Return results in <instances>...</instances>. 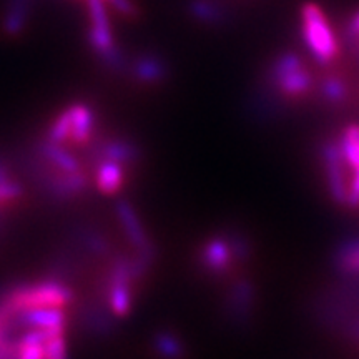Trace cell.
<instances>
[{
	"label": "cell",
	"mask_w": 359,
	"mask_h": 359,
	"mask_svg": "<svg viewBox=\"0 0 359 359\" xmlns=\"http://www.w3.org/2000/svg\"><path fill=\"white\" fill-rule=\"evenodd\" d=\"M151 346L160 359H183L187 354L185 344L172 331H158L154 336Z\"/></svg>",
	"instance_id": "obj_18"
},
{
	"label": "cell",
	"mask_w": 359,
	"mask_h": 359,
	"mask_svg": "<svg viewBox=\"0 0 359 359\" xmlns=\"http://www.w3.org/2000/svg\"><path fill=\"white\" fill-rule=\"evenodd\" d=\"M70 115L69 145L85 148L97 137V115L93 107L85 102H75L67 107Z\"/></svg>",
	"instance_id": "obj_9"
},
{
	"label": "cell",
	"mask_w": 359,
	"mask_h": 359,
	"mask_svg": "<svg viewBox=\"0 0 359 359\" xmlns=\"http://www.w3.org/2000/svg\"><path fill=\"white\" fill-rule=\"evenodd\" d=\"M105 2H109V0H105Z\"/></svg>",
	"instance_id": "obj_30"
},
{
	"label": "cell",
	"mask_w": 359,
	"mask_h": 359,
	"mask_svg": "<svg viewBox=\"0 0 359 359\" xmlns=\"http://www.w3.org/2000/svg\"><path fill=\"white\" fill-rule=\"evenodd\" d=\"M321 160L325 167L326 183L330 188L331 198L338 205H348V191H349V177L351 172L348 167L346 160L341 154V147L338 140H327L321 147Z\"/></svg>",
	"instance_id": "obj_6"
},
{
	"label": "cell",
	"mask_w": 359,
	"mask_h": 359,
	"mask_svg": "<svg viewBox=\"0 0 359 359\" xmlns=\"http://www.w3.org/2000/svg\"><path fill=\"white\" fill-rule=\"evenodd\" d=\"M95 167L92 183L98 193L105 196H114L122 190L127 180V167L114 160H100Z\"/></svg>",
	"instance_id": "obj_12"
},
{
	"label": "cell",
	"mask_w": 359,
	"mask_h": 359,
	"mask_svg": "<svg viewBox=\"0 0 359 359\" xmlns=\"http://www.w3.org/2000/svg\"><path fill=\"white\" fill-rule=\"evenodd\" d=\"M43 138H47V140H50L53 143H58V145H65V143H69V138H70L69 110L64 109L60 114H57L55 118H53L50 125L47 127V132H45Z\"/></svg>",
	"instance_id": "obj_22"
},
{
	"label": "cell",
	"mask_w": 359,
	"mask_h": 359,
	"mask_svg": "<svg viewBox=\"0 0 359 359\" xmlns=\"http://www.w3.org/2000/svg\"><path fill=\"white\" fill-rule=\"evenodd\" d=\"M25 187L15 177L0 183V212L11 210L25 198Z\"/></svg>",
	"instance_id": "obj_21"
},
{
	"label": "cell",
	"mask_w": 359,
	"mask_h": 359,
	"mask_svg": "<svg viewBox=\"0 0 359 359\" xmlns=\"http://www.w3.org/2000/svg\"><path fill=\"white\" fill-rule=\"evenodd\" d=\"M236 259L233 257V251L228 241L226 233L222 236L210 238L206 243L201 246L200 251V266L205 269L208 275L223 276L224 273L230 271L231 264Z\"/></svg>",
	"instance_id": "obj_10"
},
{
	"label": "cell",
	"mask_w": 359,
	"mask_h": 359,
	"mask_svg": "<svg viewBox=\"0 0 359 359\" xmlns=\"http://www.w3.org/2000/svg\"><path fill=\"white\" fill-rule=\"evenodd\" d=\"M115 215L118 219L120 226L125 238L128 240V243L132 245L135 253H145V255H155L156 257V248L154 241L150 240L148 233L143 226L140 217H138L135 206L130 203L128 200H118L115 203Z\"/></svg>",
	"instance_id": "obj_7"
},
{
	"label": "cell",
	"mask_w": 359,
	"mask_h": 359,
	"mask_svg": "<svg viewBox=\"0 0 359 359\" xmlns=\"http://www.w3.org/2000/svg\"><path fill=\"white\" fill-rule=\"evenodd\" d=\"M30 13V0H8V6L4 13L2 22V32L7 37H19L24 32L27 27V20H29Z\"/></svg>",
	"instance_id": "obj_16"
},
{
	"label": "cell",
	"mask_w": 359,
	"mask_h": 359,
	"mask_svg": "<svg viewBox=\"0 0 359 359\" xmlns=\"http://www.w3.org/2000/svg\"><path fill=\"white\" fill-rule=\"evenodd\" d=\"M255 296H257V291H255V285L251 280L240 278L233 283L223 303L226 320L236 326L248 323L253 314Z\"/></svg>",
	"instance_id": "obj_8"
},
{
	"label": "cell",
	"mask_w": 359,
	"mask_h": 359,
	"mask_svg": "<svg viewBox=\"0 0 359 359\" xmlns=\"http://www.w3.org/2000/svg\"><path fill=\"white\" fill-rule=\"evenodd\" d=\"M43 359H70L65 333H58L43 344Z\"/></svg>",
	"instance_id": "obj_24"
},
{
	"label": "cell",
	"mask_w": 359,
	"mask_h": 359,
	"mask_svg": "<svg viewBox=\"0 0 359 359\" xmlns=\"http://www.w3.org/2000/svg\"><path fill=\"white\" fill-rule=\"evenodd\" d=\"M13 177H15V175L12 172L11 163H8L4 156H0V183L6 182V180H11Z\"/></svg>",
	"instance_id": "obj_28"
},
{
	"label": "cell",
	"mask_w": 359,
	"mask_h": 359,
	"mask_svg": "<svg viewBox=\"0 0 359 359\" xmlns=\"http://www.w3.org/2000/svg\"><path fill=\"white\" fill-rule=\"evenodd\" d=\"M4 212H0V233L4 231V228H6V219H4Z\"/></svg>",
	"instance_id": "obj_29"
},
{
	"label": "cell",
	"mask_w": 359,
	"mask_h": 359,
	"mask_svg": "<svg viewBox=\"0 0 359 359\" xmlns=\"http://www.w3.org/2000/svg\"><path fill=\"white\" fill-rule=\"evenodd\" d=\"M87 151L90 165H97L100 160H114L122 163L123 167L133 168L142 160V148L127 137H95L88 147L83 148Z\"/></svg>",
	"instance_id": "obj_5"
},
{
	"label": "cell",
	"mask_w": 359,
	"mask_h": 359,
	"mask_svg": "<svg viewBox=\"0 0 359 359\" xmlns=\"http://www.w3.org/2000/svg\"><path fill=\"white\" fill-rule=\"evenodd\" d=\"M88 11V43L102 65L107 69L120 72L125 64L123 53L116 48L114 32H111L110 17L107 13L105 0H87Z\"/></svg>",
	"instance_id": "obj_3"
},
{
	"label": "cell",
	"mask_w": 359,
	"mask_h": 359,
	"mask_svg": "<svg viewBox=\"0 0 359 359\" xmlns=\"http://www.w3.org/2000/svg\"><path fill=\"white\" fill-rule=\"evenodd\" d=\"M348 34H349V39L359 45V12L354 13L351 22H349Z\"/></svg>",
	"instance_id": "obj_27"
},
{
	"label": "cell",
	"mask_w": 359,
	"mask_h": 359,
	"mask_svg": "<svg viewBox=\"0 0 359 359\" xmlns=\"http://www.w3.org/2000/svg\"><path fill=\"white\" fill-rule=\"evenodd\" d=\"M35 155L40 156L45 163L50 165L52 168L60 170V172L74 173L83 170L82 161H80L77 156H75L69 148L64 145H58V143H53L47 138H42L35 147Z\"/></svg>",
	"instance_id": "obj_13"
},
{
	"label": "cell",
	"mask_w": 359,
	"mask_h": 359,
	"mask_svg": "<svg viewBox=\"0 0 359 359\" xmlns=\"http://www.w3.org/2000/svg\"><path fill=\"white\" fill-rule=\"evenodd\" d=\"M346 95H348V88L343 80L330 77L321 83V97L325 98L327 103H331V105L343 103L346 100Z\"/></svg>",
	"instance_id": "obj_23"
},
{
	"label": "cell",
	"mask_w": 359,
	"mask_h": 359,
	"mask_svg": "<svg viewBox=\"0 0 359 359\" xmlns=\"http://www.w3.org/2000/svg\"><path fill=\"white\" fill-rule=\"evenodd\" d=\"M75 302V291L62 278L50 276L45 280L20 283L0 296V304L12 314L34 308L65 309Z\"/></svg>",
	"instance_id": "obj_1"
},
{
	"label": "cell",
	"mask_w": 359,
	"mask_h": 359,
	"mask_svg": "<svg viewBox=\"0 0 359 359\" xmlns=\"http://www.w3.org/2000/svg\"><path fill=\"white\" fill-rule=\"evenodd\" d=\"M80 326L83 331L95 336H107L114 333L116 326V318L110 313L107 304L102 302V304L90 303L80 309Z\"/></svg>",
	"instance_id": "obj_14"
},
{
	"label": "cell",
	"mask_w": 359,
	"mask_h": 359,
	"mask_svg": "<svg viewBox=\"0 0 359 359\" xmlns=\"http://www.w3.org/2000/svg\"><path fill=\"white\" fill-rule=\"evenodd\" d=\"M109 4L115 8L116 12L122 13L125 17L137 15V8H135L132 0H109Z\"/></svg>",
	"instance_id": "obj_25"
},
{
	"label": "cell",
	"mask_w": 359,
	"mask_h": 359,
	"mask_svg": "<svg viewBox=\"0 0 359 359\" xmlns=\"http://www.w3.org/2000/svg\"><path fill=\"white\" fill-rule=\"evenodd\" d=\"M271 82L286 98H302L311 92L313 77L294 53H285L271 67Z\"/></svg>",
	"instance_id": "obj_4"
},
{
	"label": "cell",
	"mask_w": 359,
	"mask_h": 359,
	"mask_svg": "<svg viewBox=\"0 0 359 359\" xmlns=\"http://www.w3.org/2000/svg\"><path fill=\"white\" fill-rule=\"evenodd\" d=\"M341 154L346 160L348 167L351 172L359 168V127L358 125H349L343 130L338 138Z\"/></svg>",
	"instance_id": "obj_19"
},
{
	"label": "cell",
	"mask_w": 359,
	"mask_h": 359,
	"mask_svg": "<svg viewBox=\"0 0 359 359\" xmlns=\"http://www.w3.org/2000/svg\"><path fill=\"white\" fill-rule=\"evenodd\" d=\"M17 359H43V346H22Z\"/></svg>",
	"instance_id": "obj_26"
},
{
	"label": "cell",
	"mask_w": 359,
	"mask_h": 359,
	"mask_svg": "<svg viewBox=\"0 0 359 359\" xmlns=\"http://www.w3.org/2000/svg\"><path fill=\"white\" fill-rule=\"evenodd\" d=\"M303 39L318 64L330 65L339 55V43L326 13L316 4H304L302 8Z\"/></svg>",
	"instance_id": "obj_2"
},
{
	"label": "cell",
	"mask_w": 359,
	"mask_h": 359,
	"mask_svg": "<svg viewBox=\"0 0 359 359\" xmlns=\"http://www.w3.org/2000/svg\"><path fill=\"white\" fill-rule=\"evenodd\" d=\"M77 240L82 245V248L88 253L97 255V257H107L110 255V241L107 240V236L102 231H98L97 228L92 226H83L79 230Z\"/></svg>",
	"instance_id": "obj_20"
},
{
	"label": "cell",
	"mask_w": 359,
	"mask_h": 359,
	"mask_svg": "<svg viewBox=\"0 0 359 359\" xmlns=\"http://www.w3.org/2000/svg\"><path fill=\"white\" fill-rule=\"evenodd\" d=\"M334 268L346 278L359 276V240H349L336 250Z\"/></svg>",
	"instance_id": "obj_17"
},
{
	"label": "cell",
	"mask_w": 359,
	"mask_h": 359,
	"mask_svg": "<svg viewBox=\"0 0 359 359\" xmlns=\"http://www.w3.org/2000/svg\"><path fill=\"white\" fill-rule=\"evenodd\" d=\"M132 75L137 82L145 85H155L167 79L168 67L167 64H163V60L160 57L145 53V55L135 58L132 65Z\"/></svg>",
	"instance_id": "obj_15"
},
{
	"label": "cell",
	"mask_w": 359,
	"mask_h": 359,
	"mask_svg": "<svg viewBox=\"0 0 359 359\" xmlns=\"http://www.w3.org/2000/svg\"><path fill=\"white\" fill-rule=\"evenodd\" d=\"M15 325L19 330H32V327H40V330H60L67 331V318L65 309L62 308H34L25 309L13 314Z\"/></svg>",
	"instance_id": "obj_11"
}]
</instances>
